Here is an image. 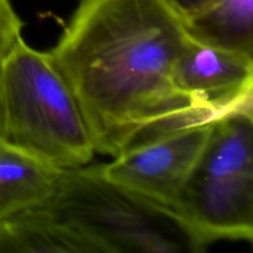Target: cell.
<instances>
[{
	"instance_id": "obj_12",
	"label": "cell",
	"mask_w": 253,
	"mask_h": 253,
	"mask_svg": "<svg viewBox=\"0 0 253 253\" xmlns=\"http://www.w3.org/2000/svg\"><path fill=\"white\" fill-rule=\"evenodd\" d=\"M1 66V63H0ZM2 132V108H1V94H0V138H1Z\"/></svg>"
},
{
	"instance_id": "obj_4",
	"label": "cell",
	"mask_w": 253,
	"mask_h": 253,
	"mask_svg": "<svg viewBox=\"0 0 253 253\" xmlns=\"http://www.w3.org/2000/svg\"><path fill=\"white\" fill-rule=\"evenodd\" d=\"M47 202L93 253L204 251L175 214L108 182L98 167L62 170Z\"/></svg>"
},
{
	"instance_id": "obj_13",
	"label": "cell",
	"mask_w": 253,
	"mask_h": 253,
	"mask_svg": "<svg viewBox=\"0 0 253 253\" xmlns=\"http://www.w3.org/2000/svg\"><path fill=\"white\" fill-rule=\"evenodd\" d=\"M1 239H2V226H1V221H0V246H1Z\"/></svg>"
},
{
	"instance_id": "obj_8",
	"label": "cell",
	"mask_w": 253,
	"mask_h": 253,
	"mask_svg": "<svg viewBox=\"0 0 253 253\" xmlns=\"http://www.w3.org/2000/svg\"><path fill=\"white\" fill-rule=\"evenodd\" d=\"M62 170L30 157L0 138V221L48 199Z\"/></svg>"
},
{
	"instance_id": "obj_6",
	"label": "cell",
	"mask_w": 253,
	"mask_h": 253,
	"mask_svg": "<svg viewBox=\"0 0 253 253\" xmlns=\"http://www.w3.org/2000/svg\"><path fill=\"white\" fill-rule=\"evenodd\" d=\"M175 79L210 120L253 108V57L207 46L190 37L178 59Z\"/></svg>"
},
{
	"instance_id": "obj_9",
	"label": "cell",
	"mask_w": 253,
	"mask_h": 253,
	"mask_svg": "<svg viewBox=\"0 0 253 253\" xmlns=\"http://www.w3.org/2000/svg\"><path fill=\"white\" fill-rule=\"evenodd\" d=\"M184 24L199 43L253 57V0H216Z\"/></svg>"
},
{
	"instance_id": "obj_3",
	"label": "cell",
	"mask_w": 253,
	"mask_h": 253,
	"mask_svg": "<svg viewBox=\"0 0 253 253\" xmlns=\"http://www.w3.org/2000/svg\"><path fill=\"white\" fill-rule=\"evenodd\" d=\"M203 249L253 239V108L211 120L199 158L172 209Z\"/></svg>"
},
{
	"instance_id": "obj_7",
	"label": "cell",
	"mask_w": 253,
	"mask_h": 253,
	"mask_svg": "<svg viewBox=\"0 0 253 253\" xmlns=\"http://www.w3.org/2000/svg\"><path fill=\"white\" fill-rule=\"evenodd\" d=\"M1 226L0 253L90 252L47 199L2 220Z\"/></svg>"
},
{
	"instance_id": "obj_5",
	"label": "cell",
	"mask_w": 253,
	"mask_h": 253,
	"mask_svg": "<svg viewBox=\"0 0 253 253\" xmlns=\"http://www.w3.org/2000/svg\"><path fill=\"white\" fill-rule=\"evenodd\" d=\"M210 126L211 121L197 124L128 148L108 165L99 166V173L131 194L172 211L204 148Z\"/></svg>"
},
{
	"instance_id": "obj_10",
	"label": "cell",
	"mask_w": 253,
	"mask_h": 253,
	"mask_svg": "<svg viewBox=\"0 0 253 253\" xmlns=\"http://www.w3.org/2000/svg\"><path fill=\"white\" fill-rule=\"evenodd\" d=\"M24 22L10 0H0V63L7 52L22 37Z\"/></svg>"
},
{
	"instance_id": "obj_11",
	"label": "cell",
	"mask_w": 253,
	"mask_h": 253,
	"mask_svg": "<svg viewBox=\"0 0 253 253\" xmlns=\"http://www.w3.org/2000/svg\"><path fill=\"white\" fill-rule=\"evenodd\" d=\"M168 1L174 7L175 11L185 20L200 12L205 7L210 6L216 0H168Z\"/></svg>"
},
{
	"instance_id": "obj_2",
	"label": "cell",
	"mask_w": 253,
	"mask_h": 253,
	"mask_svg": "<svg viewBox=\"0 0 253 253\" xmlns=\"http://www.w3.org/2000/svg\"><path fill=\"white\" fill-rule=\"evenodd\" d=\"M1 140L57 169L88 165L93 140L76 96L49 52L17 40L0 66Z\"/></svg>"
},
{
	"instance_id": "obj_1",
	"label": "cell",
	"mask_w": 253,
	"mask_h": 253,
	"mask_svg": "<svg viewBox=\"0 0 253 253\" xmlns=\"http://www.w3.org/2000/svg\"><path fill=\"white\" fill-rule=\"evenodd\" d=\"M190 36L168 0H79L49 53L85 119L95 153L211 121L180 90Z\"/></svg>"
}]
</instances>
